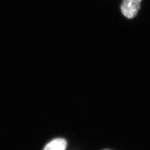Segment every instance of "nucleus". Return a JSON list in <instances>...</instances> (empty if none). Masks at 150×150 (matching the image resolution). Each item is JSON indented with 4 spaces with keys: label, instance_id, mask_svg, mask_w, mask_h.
<instances>
[{
    "label": "nucleus",
    "instance_id": "nucleus-3",
    "mask_svg": "<svg viewBox=\"0 0 150 150\" xmlns=\"http://www.w3.org/2000/svg\"><path fill=\"white\" fill-rule=\"evenodd\" d=\"M106 150H109V149H106Z\"/></svg>",
    "mask_w": 150,
    "mask_h": 150
},
{
    "label": "nucleus",
    "instance_id": "nucleus-2",
    "mask_svg": "<svg viewBox=\"0 0 150 150\" xmlns=\"http://www.w3.org/2000/svg\"><path fill=\"white\" fill-rule=\"evenodd\" d=\"M67 146L66 140L62 138H56L46 145L43 150H65Z\"/></svg>",
    "mask_w": 150,
    "mask_h": 150
},
{
    "label": "nucleus",
    "instance_id": "nucleus-1",
    "mask_svg": "<svg viewBox=\"0 0 150 150\" xmlns=\"http://www.w3.org/2000/svg\"><path fill=\"white\" fill-rule=\"evenodd\" d=\"M142 0H123L121 5V12L129 19L133 18L140 9Z\"/></svg>",
    "mask_w": 150,
    "mask_h": 150
}]
</instances>
